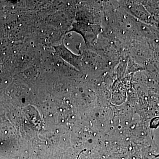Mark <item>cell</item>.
Returning <instances> with one entry per match:
<instances>
[{"mask_svg": "<svg viewBox=\"0 0 159 159\" xmlns=\"http://www.w3.org/2000/svg\"><path fill=\"white\" fill-rule=\"evenodd\" d=\"M53 48L56 54L63 60L77 70H82V56L75 54L70 51L66 47L63 41L61 44L53 46Z\"/></svg>", "mask_w": 159, "mask_h": 159, "instance_id": "2", "label": "cell"}, {"mask_svg": "<svg viewBox=\"0 0 159 159\" xmlns=\"http://www.w3.org/2000/svg\"><path fill=\"white\" fill-rule=\"evenodd\" d=\"M121 3L122 7L132 16L141 20H146V11L141 4L135 1H124Z\"/></svg>", "mask_w": 159, "mask_h": 159, "instance_id": "3", "label": "cell"}, {"mask_svg": "<svg viewBox=\"0 0 159 159\" xmlns=\"http://www.w3.org/2000/svg\"><path fill=\"white\" fill-rule=\"evenodd\" d=\"M159 125V117L154 118L151 121L150 126L152 128H157Z\"/></svg>", "mask_w": 159, "mask_h": 159, "instance_id": "4", "label": "cell"}, {"mask_svg": "<svg viewBox=\"0 0 159 159\" xmlns=\"http://www.w3.org/2000/svg\"><path fill=\"white\" fill-rule=\"evenodd\" d=\"M102 30L100 25H92L77 21L73 23L70 31H75L80 34L86 44L90 45L97 40Z\"/></svg>", "mask_w": 159, "mask_h": 159, "instance_id": "1", "label": "cell"}, {"mask_svg": "<svg viewBox=\"0 0 159 159\" xmlns=\"http://www.w3.org/2000/svg\"><path fill=\"white\" fill-rule=\"evenodd\" d=\"M155 158L159 157V154L157 155H152Z\"/></svg>", "mask_w": 159, "mask_h": 159, "instance_id": "5", "label": "cell"}]
</instances>
